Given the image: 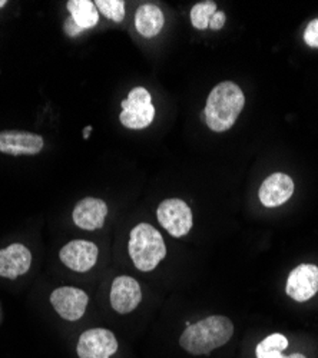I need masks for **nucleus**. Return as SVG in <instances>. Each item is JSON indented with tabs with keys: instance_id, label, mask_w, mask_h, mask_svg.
Returning a JSON list of instances; mask_svg holds the SVG:
<instances>
[{
	"instance_id": "8",
	"label": "nucleus",
	"mask_w": 318,
	"mask_h": 358,
	"mask_svg": "<svg viewBox=\"0 0 318 358\" xmlns=\"http://www.w3.org/2000/svg\"><path fill=\"white\" fill-rule=\"evenodd\" d=\"M50 303L64 320L78 321L88 307V294L79 288L61 287L50 294Z\"/></svg>"
},
{
	"instance_id": "3",
	"label": "nucleus",
	"mask_w": 318,
	"mask_h": 358,
	"mask_svg": "<svg viewBox=\"0 0 318 358\" xmlns=\"http://www.w3.org/2000/svg\"><path fill=\"white\" fill-rule=\"evenodd\" d=\"M128 250L133 265L143 273L155 270L166 255L162 235L150 224H139L131 231Z\"/></svg>"
},
{
	"instance_id": "17",
	"label": "nucleus",
	"mask_w": 318,
	"mask_h": 358,
	"mask_svg": "<svg viewBox=\"0 0 318 358\" xmlns=\"http://www.w3.org/2000/svg\"><path fill=\"white\" fill-rule=\"evenodd\" d=\"M288 348L285 336L275 333L266 337L255 348L256 358H282V352Z\"/></svg>"
},
{
	"instance_id": "15",
	"label": "nucleus",
	"mask_w": 318,
	"mask_h": 358,
	"mask_svg": "<svg viewBox=\"0 0 318 358\" xmlns=\"http://www.w3.org/2000/svg\"><path fill=\"white\" fill-rule=\"evenodd\" d=\"M164 23V13L157 5H142L135 13V27L143 38H154L159 35Z\"/></svg>"
},
{
	"instance_id": "22",
	"label": "nucleus",
	"mask_w": 318,
	"mask_h": 358,
	"mask_svg": "<svg viewBox=\"0 0 318 358\" xmlns=\"http://www.w3.org/2000/svg\"><path fill=\"white\" fill-rule=\"evenodd\" d=\"M282 358H307L305 355H303V354H300V352H296V354H291V355H284Z\"/></svg>"
},
{
	"instance_id": "5",
	"label": "nucleus",
	"mask_w": 318,
	"mask_h": 358,
	"mask_svg": "<svg viewBox=\"0 0 318 358\" xmlns=\"http://www.w3.org/2000/svg\"><path fill=\"white\" fill-rule=\"evenodd\" d=\"M159 224L169 232V235L181 238L187 235L194 224L192 213L187 202L178 198L165 199L157 211Z\"/></svg>"
},
{
	"instance_id": "16",
	"label": "nucleus",
	"mask_w": 318,
	"mask_h": 358,
	"mask_svg": "<svg viewBox=\"0 0 318 358\" xmlns=\"http://www.w3.org/2000/svg\"><path fill=\"white\" fill-rule=\"evenodd\" d=\"M68 10L71 13V19L80 31L91 29L99 22L98 9L95 2H91V0H69Z\"/></svg>"
},
{
	"instance_id": "18",
	"label": "nucleus",
	"mask_w": 318,
	"mask_h": 358,
	"mask_svg": "<svg viewBox=\"0 0 318 358\" xmlns=\"http://www.w3.org/2000/svg\"><path fill=\"white\" fill-rule=\"evenodd\" d=\"M217 13V3L207 0V2L196 3L191 10V23L199 31H205L210 27L211 17Z\"/></svg>"
},
{
	"instance_id": "19",
	"label": "nucleus",
	"mask_w": 318,
	"mask_h": 358,
	"mask_svg": "<svg viewBox=\"0 0 318 358\" xmlns=\"http://www.w3.org/2000/svg\"><path fill=\"white\" fill-rule=\"evenodd\" d=\"M95 6L109 20L120 23L125 17V2L122 0H98Z\"/></svg>"
},
{
	"instance_id": "6",
	"label": "nucleus",
	"mask_w": 318,
	"mask_h": 358,
	"mask_svg": "<svg viewBox=\"0 0 318 358\" xmlns=\"http://www.w3.org/2000/svg\"><path fill=\"white\" fill-rule=\"evenodd\" d=\"M118 351V340L105 328H92L79 337V358H110Z\"/></svg>"
},
{
	"instance_id": "9",
	"label": "nucleus",
	"mask_w": 318,
	"mask_h": 358,
	"mask_svg": "<svg viewBox=\"0 0 318 358\" xmlns=\"http://www.w3.org/2000/svg\"><path fill=\"white\" fill-rule=\"evenodd\" d=\"M45 146L41 135L24 131H3L0 132V152L19 157L36 155Z\"/></svg>"
},
{
	"instance_id": "14",
	"label": "nucleus",
	"mask_w": 318,
	"mask_h": 358,
	"mask_svg": "<svg viewBox=\"0 0 318 358\" xmlns=\"http://www.w3.org/2000/svg\"><path fill=\"white\" fill-rule=\"evenodd\" d=\"M32 264V254L22 244H12L0 250V277L17 278L26 274Z\"/></svg>"
},
{
	"instance_id": "1",
	"label": "nucleus",
	"mask_w": 318,
	"mask_h": 358,
	"mask_svg": "<svg viewBox=\"0 0 318 358\" xmlns=\"http://www.w3.org/2000/svg\"><path fill=\"white\" fill-rule=\"evenodd\" d=\"M234 334V324L224 315H211L191 324L180 338L181 347L192 355H207L225 345Z\"/></svg>"
},
{
	"instance_id": "10",
	"label": "nucleus",
	"mask_w": 318,
	"mask_h": 358,
	"mask_svg": "<svg viewBox=\"0 0 318 358\" xmlns=\"http://www.w3.org/2000/svg\"><path fill=\"white\" fill-rule=\"evenodd\" d=\"M142 300L139 282L128 275L115 278L110 288V306L120 314L132 313Z\"/></svg>"
},
{
	"instance_id": "7",
	"label": "nucleus",
	"mask_w": 318,
	"mask_h": 358,
	"mask_svg": "<svg viewBox=\"0 0 318 358\" xmlns=\"http://www.w3.org/2000/svg\"><path fill=\"white\" fill-rule=\"evenodd\" d=\"M287 295L297 303H305L318 292V266L301 264L290 273L285 285Z\"/></svg>"
},
{
	"instance_id": "21",
	"label": "nucleus",
	"mask_w": 318,
	"mask_h": 358,
	"mask_svg": "<svg viewBox=\"0 0 318 358\" xmlns=\"http://www.w3.org/2000/svg\"><path fill=\"white\" fill-rule=\"evenodd\" d=\"M226 22V16L224 12L221 10H217V13L211 17V22H210V27L212 29V31H219V29L224 27Z\"/></svg>"
},
{
	"instance_id": "20",
	"label": "nucleus",
	"mask_w": 318,
	"mask_h": 358,
	"mask_svg": "<svg viewBox=\"0 0 318 358\" xmlns=\"http://www.w3.org/2000/svg\"><path fill=\"white\" fill-rule=\"evenodd\" d=\"M304 42L314 49H318V19H314L308 23L304 32Z\"/></svg>"
},
{
	"instance_id": "11",
	"label": "nucleus",
	"mask_w": 318,
	"mask_h": 358,
	"mask_svg": "<svg viewBox=\"0 0 318 358\" xmlns=\"http://www.w3.org/2000/svg\"><path fill=\"white\" fill-rule=\"evenodd\" d=\"M99 250L94 243L75 240L61 250L59 258L72 271L86 273L95 266Z\"/></svg>"
},
{
	"instance_id": "13",
	"label": "nucleus",
	"mask_w": 318,
	"mask_h": 358,
	"mask_svg": "<svg viewBox=\"0 0 318 358\" xmlns=\"http://www.w3.org/2000/svg\"><path fill=\"white\" fill-rule=\"evenodd\" d=\"M108 215V206L102 199L85 198L79 201L73 210V222L85 231L101 229Z\"/></svg>"
},
{
	"instance_id": "2",
	"label": "nucleus",
	"mask_w": 318,
	"mask_h": 358,
	"mask_svg": "<svg viewBox=\"0 0 318 358\" xmlns=\"http://www.w3.org/2000/svg\"><path fill=\"white\" fill-rule=\"evenodd\" d=\"M245 105L241 87L234 82L218 83L205 105V122L214 132H225L234 127Z\"/></svg>"
},
{
	"instance_id": "23",
	"label": "nucleus",
	"mask_w": 318,
	"mask_h": 358,
	"mask_svg": "<svg viewBox=\"0 0 318 358\" xmlns=\"http://www.w3.org/2000/svg\"><path fill=\"white\" fill-rule=\"evenodd\" d=\"M91 131H92V128H91V127H86V128H85V134H83V136H85V138H88Z\"/></svg>"
},
{
	"instance_id": "12",
	"label": "nucleus",
	"mask_w": 318,
	"mask_h": 358,
	"mask_svg": "<svg viewBox=\"0 0 318 358\" xmlns=\"http://www.w3.org/2000/svg\"><path fill=\"white\" fill-rule=\"evenodd\" d=\"M294 194L293 179L285 173H273L263 182L258 191L261 203L267 208H275L285 203Z\"/></svg>"
},
{
	"instance_id": "4",
	"label": "nucleus",
	"mask_w": 318,
	"mask_h": 358,
	"mask_svg": "<svg viewBox=\"0 0 318 358\" xmlns=\"http://www.w3.org/2000/svg\"><path fill=\"white\" fill-rule=\"evenodd\" d=\"M155 117V106L151 101V94L145 87L138 86L122 101V112L120 115L121 124L128 129L148 128Z\"/></svg>"
},
{
	"instance_id": "24",
	"label": "nucleus",
	"mask_w": 318,
	"mask_h": 358,
	"mask_svg": "<svg viewBox=\"0 0 318 358\" xmlns=\"http://www.w3.org/2000/svg\"><path fill=\"white\" fill-rule=\"evenodd\" d=\"M8 2H6V0H0V9H2V8H5V5H6Z\"/></svg>"
}]
</instances>
